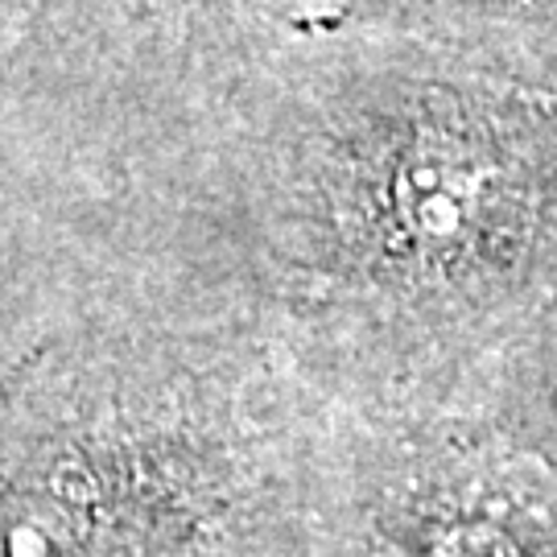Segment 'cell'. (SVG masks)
I'll return each instance as SVG.
<instances>
[{
    "mask_svg": "<svg viewBox=\"0 0 557 557\" xmlns=\"http://www.w3.org/2000/svg\"><path fill=\"white\" fill-rule=\"evenodd\" d=\"M319 149V273L376 306L467 319L557 260V103L409 83Z\"/></svg>",
    "mask_w": 557,
    "mask_h": 557,
    "instance_id": "cell-1",
    "label": "cell"
},
{
    "mask_svg": "<svg viewBox=\"0 0 557 557\" xmlns=\"http://www.w3.org/2000/svg\"><path fill=\"white\" fill-rule=\"evenodd\" d=\"M549 409H554V421H557V347H554V356H549Z\"/></svg>",
    "mask_w": 557,
    "mask_h": 557,
    "instance_id": "cell-3",
    "label": "cell"
},
{
    "mask_svg": "<svg viewBox=\"0 0 557 557\" xmlns=\"http://www.w3.org/2000/svg\"><path fill=\"white\" fill-rule=\"evenodd\" d=\"M496 13H520V17H557V0H467Z\"/></svg>",
    "mask_w": 557,
    "mask_h": 557,
    "instance_id": "cell-2",
    "label": "cell"
}]
</instances>
